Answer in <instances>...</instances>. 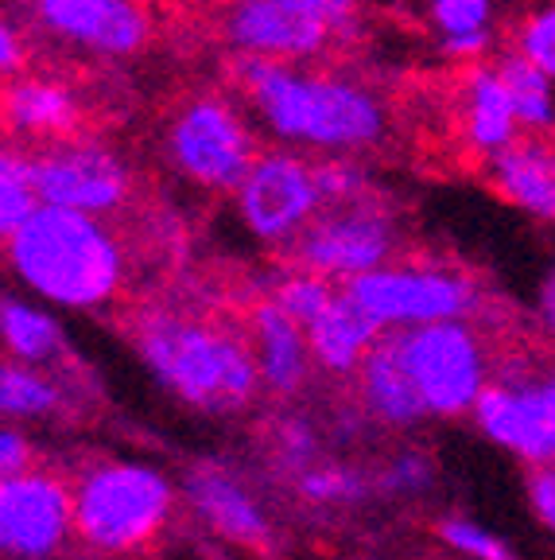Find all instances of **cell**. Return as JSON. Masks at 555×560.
<instances>
[{"label": "cell", "instance_id": "7a4b0ae2", "mask_svg": "<svg viewBox=\"0 0 555 560\" xmlns=\"http://www.w3.org/2000/svg\"><path fill=\"white\" fill-rule=\"evenodd\" d=\"M9 265L27 292L55 307L94 312L125 289V245L105 219L39 207L4 242Z\"/></svg>", "mask_w": 555, "mask_h": 560}, {"label": "cell", "instance_id": "7402d4cb", "mask_svg": "<svg viewBox=\"0 0 555 560\" xmlns=\"http://www.w3.org/2000/svg\"><path fill=\"white\" fill-rule=\"evenodd\" d=\"M357 382H362V397L365 409L374 412L381 424H392V429H409L416 420L427 417L424 401H420L416 385L400 366L397 350H392L389 335L377 339V347L365 354L362 370H357Z\"/></svg>", "mask_w": 555, "mask_h": 560}, {"label": "cell", "instance_id": "d4e9b609", "mask_svg": "<svg viewBox=\"0 0 555 560\" xmlns=\"http://www.w3.org/2000/svg\"><path fill=\"white\" fill-rule=\"evenodd\" d=\"M62 405L59 385L24 362H0V417L4 420H39Z\"/></svg>", "mask_w": 555, "mask_h": 560}, {"label": "cell", "instance_id": "603a6c76", "mask_svg": "<svg viewBox=\"0 0 555 560\" xmlns=\"http://www.w3.org/2000/svg\"><path fill=\"white\" fill-rule=\"evenodd\" d=\"M0 342L12 354V362L39 366L62 354V327L44 307L27 304L20 296H0Z\"/></svg>", "mask_w": 555, "mask_h": 560}, {"label": "cell", "instance_id": "6da1fadb", "mask_svg": "<svg viewBox=\"0 0 555 560\" xmlns=\"http://www.w3.org/2000/svg\"><path fill=\"white\" fill-rule=\"evenodd\" d=\"M234 90L272 149L299 156H362L389 137V105L369 82L342 70L237 59Z\"/></svg>", "mask_w": 555, "mask_h": 560}, {"label": "cell", "instance_id": "ffe728a7", "mask_svg": "<svg viewBox=\"0 0 555 560\" xmlns=\"http://www.w3.org/2000/svg\"><path fill=\"white\" fill-rule=\"evenodd\" d=\"M249 347L257 370H261V385H269L272 394H299L307 382V366H311V347H307V331L295 324L292 315L280 312L272 300L252 304L249 312Z\"/></svg>", "mask_w": 555, "mask_h": 560}, {"label": "cell", "instance_id": "ab89813d", "mask_svg": "<svg viewBox=\"0 0 555 560\" xmlns=\"http://www.w3.org/2000/svg\"><path fill=\"white\" fill-rule=\"evenodd\" d=\"M354 560H362V557H354Z\"/></svg>", "mask_w": 555, "mask_h": 560}, {"label": "cell", "instance_id": "2e32d148", "mask_svg": "<svg viewBox=\"0 0 555 560\" xmlns=\"http://www.w3.org/2000/svg\"><path fill=\"white\" fill-rule=\"evenodd\" d=\"M182 494H187L194 514L214 534L226 537V541L249 545V549H264L269 545L272 529L261 502L252 499L249 490H245V482L234 479L226 467H214V464L191 467L187 479H182Z\"/></svg>", "mask_w": 555, "mask_h": 560}, {"label": "cell", "instance_id": "9c48e42d", "mask_svg": "<svg viewBox=\"0 0 555 560\" xmlns=\"http://www.w3.org/2000/svg\"><path fill=\"white\" fill-rule=\"evenodd\" d=\"M35 191L44 207L74 210L90 219H114L132 199V167L114 144L97 137L55 140L32 156Z\"/></svg>", "mask_w": 555, "mask_h": 560}, {"label": "cell", "instance_id": "7c38bea8", "mask_svg": "<svg viewBox=\"0 0 555 560\" xmlns=\"http://www.w3.org/2000/svg\"><path fill=\"white\" fill-rule=\"evenodd\" d=\"M477 429L532 467H555V389L547 377H494L474 405Z\"/></svg>", "mask_w": 555, "mask_h": 560}, {"label": "cell", "instance_id": "ba28073f", "mask_svg": "<svg viewBox=\"0 0 555 560\" xmlns=\"http://www.w3.org/2000/svg\"><path fill=\"white\" fill-rule=\"evenodd\" d=\"M397 214L377 199H362L350 207H322L319 219L287 245V254L295 269L315 272L342 289L350 280L397 261Z\"/></svg>", "mask_w": 555, "mask_h": 560}, {"label": "cell", "instance_id": "8fae6325", "mask_svg": "<svg viewBox=\"0 0 555 560\" xmlns=\"http://www.w3.org/2000/svg\"><path fill=\"white\" fill-rule=\"evenodd\" d=\"M226 39L237 59L311 67L339 32L322 0H234L226 12Z\"/></svg>", "mask_w": 555, "mask_h": 560}, {"label": "cell", "instance_id": "8992f818", "mask_svg": "<svg viewBox=\"0 0 555 560\" xmlns=\"http://www.w3.org/2000/svg\"><path fill=\"white\" fill-rule=\"evenodd\" d=\"M342 292L381 331H409V327L470 319L482 304V292L467 272L432 261H392L385 269L365 272V277L342 284Z\"/></svg>", "mask_w": 555, "mask_h": 560}, {"label": "cell", "instance_id": "5bb4252c", "mask_svg": "<svg viewBox=\"0 0 555 560\" xmlns=\"http://www.w3.org/2000/svg\"><path fill=\"white\" fill-rule=\"evenodd\" d=\"M35 24L90 59H132L152 35V16L140 0H35Z\"/></svg>", "mask_w": 555, "mask_h": 560}, {"label": "cell", "instance_id": "3957f363", "mask_svg": "<svg viewBox=\"0 0 555 560\" xmlns=\"http://www.w3.org/2000/svg\"><path fill=\"white\" fill-rule=\"evenodd\" d=\"M132 342L167 394L206 412H234L257 397L261 370L249 339L191 315L144 307L132 319Z\"/></svg>", "mask_w": 555, "mask_h": 560}, {"label": "cell", "instance_id": "8d00e7d4", "mask_svg": "<svg viewBox=\"0 0 555 560\" xmlns=\"http://www.w3.org/2000/svg\"><path fill=\"white\" fill-rule=\"evenodd\" d=\"M322 9H327V16H330V24H334V32H339V39L354 35L357 24H362V0H322Z\"/></svg>", "mask_w": 555, "mask_h": 560}, {"label": "cell", "instance_id": "44dd1931", "mask_svg": "<svg viewBox=\"0 0 555 560\" xmlns=\"http://www.w3.org/2000/svg\"><path fill=\"white\" fill-rule=\"evenodd\" d=\"M381 335V327L339 289L327 312L307 327V347H311V362H319L330 374H357Z\"/></svg>", "mask_w": 555, "mask_h": 560}, {"label": "cell", "instance_id": "30bf717a", "mask_svg": "<svg viewBox=\"0 0 555 560\" xmlns=\"http://www.w3.org/2000/svg\"><path fill=\"white\" fill-rule=\"evenodd\" d=\"M234 207L257 242L292 245L322 210L315 160L287 149H264L237 184Z\"/></svg>", "mask_w": 555, "mask_h": 560}, {"label": "cell", "instance_id": "f35d334b", "mask_svg": "<svg viewBox=\"0 0 555 560\" xmlns=\"http://www.w3.org/2000/svg\"><path fill=\"white\" fill-rule=\"evenodd\" d=\"M547 382H552V389H555V362H552V374H547Z\"/></svg>", "mask_w": 555, "mask_h": 560}, {"label": "cell", "instance_id": "cb8c5ba5", "mask_svg": "<svg viewBox=\"0 0 555 560\" xmlns=\"http://www.w3.org/2000/svg\"><path fill=\"white\" fill-rule=\"evenodd\" d=\"M505 86H509L512 109H517V125L524 137H552L555 132V82L544 79L536 67L521 59V55L505 51L497 59Z\"/></svg>", "mask_w": 555, "mask_h": 560}, {"label": "cell", "instance_id": "836d02e7", "mask_svg": "<svg viewBox=\"0 0 555 560\" xmlns=\"http://www.w3.org/2000/svg\"><path fill=\"white\" fill-rule=\"evenodd\" d=\"M27 62V44L20 27L0 12V79H16Z\"/></svg>", "mask_w": 555, "mask_h": 560}, {"label": "cell", "instance_id": "9a60e30c", "mask_svg": "<svg viewBox=\"0 0 555 560\" xmlns=\"http://www.w3.org/2000/svg\"><path fill=\"white\" fill-rule=\"evenodd\" d=\"M0 121L9 132L24 140L55 144V140L79 137L82 129V102L79 90L55 74H16L0 94Z\"/></svg>", "mask_w": 555, "mask_h": 560}, {"label": "cell", "instance_id": "60d3db41", "mask_svg": "<svg viewBox=\"0 0 555 560\" xmlns=\"http://www.w3.org/2000/svg\"><path fill=\"white\" fill-rule=\"evenodd\" d=\"M32 4H35V0H32Z\"/></svg>", "mask_w": 555, "mask_h": 560}, {"label": "cell", "instance_id": "e575fe53", "mask_svg": "<svg viewBox=\"0 0 555 560\" xmlns=\"http://www.w3.org/2000/svg\"><path fill=\"white\" fill-rule=\"evenodd\" d=\"M529 499L540 522L555 534V467H532L529 475Z\"/></svg>", "mask_w": 555, "mask_h": 560}, {"label": "cell", "instance_id": "d590c367", "mask_svg": "<svg viewBox=\"0 0 555 560\" xmlns=\"http://www.w3.org/2000/svg\"><path fill=\"white\" fill-rule=\"evenodd\" d=\"M27 455H32V447H27V440L20 436V432L0 429V479H9V475L24 471Z\"/></svg>", "mask_w": 555, "mask_h": 560}, {"label": "cell", "instance_id": "277c9868", "mask_svg": "<svg viewBox=\"0 0 555 560\" xmlns=\"http://www.w3.org/2000/svg\"><path fill=\"white\" fill-rule=\"evenodd\" d=\"M261 152V132L229 94H194L167 117L164 160L199 191L234 195Z\"/></svg>", "mask_w": 555, "mask_h": 560}, {"label": "cell", "instance_id": "d6a6232c", "mask_svg": "<svg viewBox=\"0 0 555 560\" xmlns=\"http://www.w3.org/2000/svg\"><path fill=\"white\" fill-rule=\"evenodd\" d=\"M276 444H280V464L292 467V471L304 475L319 455V436L307 420H284L276 429Z\"/></svg>", "mask_w": 555, "mask_h": 560}, {"label": "cell", "instance_id": "ac0fdd59", "mask_svg": "<svg viewBox=\"0 0 555 560\" xmlns=\"http://www.w3.org/2000/svg\"><path fill=\"white\" fill-rule=\"evenodd\" d=\"M459 125L462 140L474 156L489 160L505 152L517 137H524L517 125V109H512L509 86H505L497 62H477L467 67L459 82Z\"/></svg>", "mask_w": 555, "mask_h": 560}, {"label": "cell", "instance_id": "74e56055", "mask_svg": "<svg viewBox=\"0 0 555 560\" xmlns=\"http://www.w3.org/2000/svg\"><path fill=\"white\" fill-rule=\"evenodd\" d=\"M536 319H540V327H544V331L555 339V265L544 272V280H540V292H536Z\"/></svg>", "mask_w": 555, "mask_h": 560}, {"label": "cell", "instance_id": "484cf974", "mask_svg": "<svg viewBox=\"0 0 555 560\" xmlns=\"http://www.w3.org/2000/svg\"><path fill=\"white\" fill-rule=\"evenodd\" d=\"M39 207L32 156L16 144H0V242H9Z\"/></svg>", "mask_w": 555, "mask_h": 560}, {"label": "cell", "instance_id": "4fadbf2b", "mask_svg": "<svg viewBox=\"0 0 555 560\" xmlns=\"http://www.w3.org/2000/svg\"><path fill=\"white\" fill-rule=\"evenodd\" d=\"M74 525V490L47 471H16L0 479V557L44 560L67 541Z\"/></svg>", "mask_w": 555, "mask_h": 560}, {"label": "cell", "instance_id": "5b68a950", "mask_svg": "<svg viewBox=\"0 0 555 560\" xmlns=\"http://www.w3.org/2000/svg\"><path fill=\"white\" fill-rule=\"evenodd\" d=\"M175 490L156 467L102 464L74 490V529L102 552L147 545L172 517Z\"/></svg>", "mask_w": 555, "mask_h": 560}, {"label": "cell", "instance_id": "f546056e", "mask_svg": "<svg viewBox=\"0 0 555 560\" xmlns=\"http://www.w3.org/2000/svg\"><path fill=\"white\" fill-rule=\"evenodd\" d=\"M315 179H319L322 207H350V202L374 199L369 172L357 156H327L315 160Z\"/></svg>", "mask_w": 555, "mask_h": 560}, {"label": "cell", "instance_id": "f1b7e54d", "mask_svg": "<svg viewBox=\"0 0 555 560\" xmlns=\"http://www.w3.org/2000/svg\"><path fill=\"white\" fill-rule=\"evenodd\" d=\"M512 55H521L529 67L555 82V0L524 12L521 24L512 27Z\"/></svg>", "mask_w": 555, "mask_h": 560}, {"label": "cell", "instance_id": "83f0119b", "mask_svg": "<svg viewBox=\"0 0 555 560\" xmlns=\"http://www.w3.org/2000/svg\"><path fill=\"white\" fill-rule=\"evenodd\" d=\"M339 296V284H330V280L315 277V272H304V269H292L287 277H280L272 284V304L280 307L284 315H292L295 324L311 327L322 312L330 307V300Z\"/></svg>", "mask_w": 555, "mask_h": 560}, {"label": "cell", "instance_id": "4dcf8cb0", "mask_svg": "<svg viewBox=\"0 0 555 560\" xmlns=\"http://www.w3.org/2000/svg\"><path fill=\"white\" fill-rule=\"evenodd\" d=\"M439 537L451 545L454 552H462V557H470V560H517L501 537H494L489 529L470 522V517H442Z\"/></svg>", "mask_w": 555, "mask_h": 560}, {"label": "cell", "instance_id": "52a82bcc", "mask_svg": "<svg viewBox=\"0 0 555 560\" xmlns=\"http://www.w3.org/2000/svg\"><path fill=\"white\" fill-rule=\"evenodd\" d=\"M385 335H389L400 366L412 377L427 412H435V417H459V412L474 409L482 389L489 385V359L482 335L467 319Z\"/></svg>", "mask_w": 555, "mask_h": 560}, {"label": "cell", "instance_id": "d6986e66", "mask_svg": "<svg viewBox=\"0 0 555 560\" xmlns=\"http://www.w3.org/2000/svg\"><path fill=\"white\" fill-rule=\"evenodd\" d=\"M442 59L477 67L497 47V0H412Z\"/></svg>", "mask_w": 555, "mask_h": 560}, {"label": "cell", "instance_id": "e0dca14e", "mask_svg": "<svg viewBox=\"0 0 555 560\" xmlns=\"http://www.w3.org/2000/svg\"><path fill=\"white\" fill-rule=\"evenodd\" d=\"M486 179L509 207L555 226V140L517 137L505 152L486 160Z\"/></svg>", "mask_w": 555, "mask_h": 560}, {"label": "cell", "instance_id": "4316f807", "mask_svg": "<svg viewBox=\"0 0 555 560\" xmlns=\"http://www.w3.org/2000/svg\"><path fill=\"white\" fill-rule=\"evenodd\" d=\"M295 490L307 502H315V506H354V502L369 499L374 479L346 464H322V467H307L295 479Z\"/></svg>", "mask_w": 555, "mask_h": 560}, {"label": "cell", "instance_id": "1f68e13d", "mask_svg": "<svg viewBox=\"0 0 555 560\" xmlns=\"http://www.w3.org/2000/svg\"><path fill=\"white\" fill-rule=\"evenodd\" d=\"M435 479V467L427 455L420 452H404L397 455L389 467H381L374 479V490L377 494H420V490H427Z\"/></svg>", "mask_w": 555, "mask_h": 560}]
</instances>
